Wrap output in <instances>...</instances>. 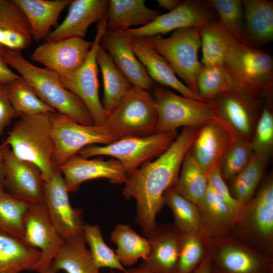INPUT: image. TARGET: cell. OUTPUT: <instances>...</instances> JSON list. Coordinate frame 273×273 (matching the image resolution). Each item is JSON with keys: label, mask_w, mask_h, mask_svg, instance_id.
<instances>
[{"label": "cell", "mask_w": 273, "mask_h": 273, "mask_svg": "<svg viewBox=\"0 0 273 273\" xmlns=\"http://www.w3.org/2000/svg\"><path fill=\"white\" fill-rule=\"evenodd\" d=\"M198 129L184 127L155 160L146 162L127 176L122 194L126 199L136 200L135 222L147 237L158 225L156 218L164 205L163 195L175 186L183 160Z\"/></svg>", "instance_id": "cell-1"}, {"label": "cell", "mask_w": 273, "mask_h": 273, "mask_svg": "<svg viewBox=\"0 0 273 273\" xmlns=\"http://www.w3.org/2000/svg\"><path fill=\"white\" fill-rule=\"evenodd\" d=\"M52 114L20 117L2 144L9 146L18 158L37 166L44 181L60 170L56 163Z\"/></svg>", "instance_id": "cell-2"}, {"label": "cell", "mask_w": 273, "mask_h": 273, "mask_svg": "<svg viewBox=\"0 0 273 273\" xmlns=\"http://www.w3.org/2000/svg\"><path fill=\"white\" fill-rule=\"evenodd\" d=\"M3 56L7 64L20 74L46 104L80 124H94L86 107L77 96L62 85L57 74L32 64L21 52L5 48Z\"/></svg>", "instance_id": "cell-3"}, {"label": "cell", "mask_w": 273, "mask_h": 273, "mask_svg": "<svg viewBox=\"0 0 273 273\" xmlns=\"http://www.w3.org/2000/svg\"><path fill=\"white\" fill-rule=\"evenodd\" d=\"M231 235L256 251L273 257V177L266 178L245 204L242 217Z\"/></svg>", "instance_id": "cell-4"}, {"label": "cell", "mask_w": 273, "mask_h": 273, "mask_svg": "<svg viewBox=\"0 0 273 273\" xmlns=\"http://www.w3.org/2000/svg\"><path fill=\"white\" fill-rule=\"evenodd\" d=\"M142 38L166 60L185 85L198 94V78L202 67L198 59L201 28L178 29L166 38L156 35Z\"/></svg>", "instance_id": "cell-5"}, {"label": "cell", "mask_w": 273, "mask_h": 273, "mask_svg": "<svg viewBox=\"0 0 273 273\" xmlns=\"http://www.w3.org/2000/svg\"><path fill=\"white\" fill-rule=\"evenodd\" d=\"M177 135L174 130L146 136H126L106 145L88 146L77 155L86 158L97 156L112 157L120 162L128 176L142 164L163 153Z\"/></svg>", "instance_id": "cell-6"}, {"label": "cell", "mask_w": 273, "mask_h": 273, "mask_svg": "<svg viewBox=\"0 0 273 273\" xmlns=\"http://www.w3.org/2000/svg\"><path fill=\"white\" fill-rule=\"evenodd\" d=\"M153 96L158 115L156 132L174 131L181 126L199 128L218 118L210 102L180 96L159 86L154 88Z\"/></svg>", "instance_id": "cell-7"}, {"label": "cell", "mask_w": 273, "mask_h": 273, "mask_svg": "<svg viewBox=\"0 0 273 273\" xmlns=\"http://www.w3.org/2000/svg\"><path fill=\"white\" fill-rule=\"evenodd\" d=\"M158 115L153 95L133 86L108 115L106 125L121 138L156 132Z\"/></svg>", "instance_id": "cell-8"}, {"label": "cell", "mask_w": 273, "mask_h": 273, "mask_svg": "<svg viewBox=\"0 0 273 273\" xmlns=\"http://www.w3.org/2000/svg\"><path fill=\"white\" fill-rule=\"evenodd\" d=\"M52 116L56 163L59 169L83 148L96 144L108 145L121 138L106 124H80L57 112L52 113Z\"/></svg>", "instance_id": "cell-9"}, {"label": "cell", "mask_w": 273, "mask_h": 273, "mask_svg": "<svg viewBox=\"0 0 273 273\" xmlns=\"http://www.w3.org/2000/svg\"><path fill=\"white\" fill-rule=\"evenodd\" d=\"M209 255L213 273H273V257L231 234L210 239Z\"/></svg>", "instance_id": "cell-10"}, {"label": "cell", "mask_w": 273, "mask_h": 273, "mask_svg": "<svg viewBox=\"0 0 273 273\" xmlns=\"http://www.w3.org/2000/svg\"><path fill=\"white\" fill-rule=\"evenodd\" d=\"M106 16L98 23L93 45L83 64L74 71L59 76L62 85L83 103L96 125H105L107 118V114L99 96L97 62V54L101 46V38L106 30Z\"/></svg>", "instance_id": "cell-11"}, {"label": "cell", "mask_w": 273, "mask_h": 273, "mask_svg": "<svg viewBox=\"0 0 273 273\" xmlns=\"http://www.w3.org/2000/svg\"><path fill=\"white\" fill-rule=\"evenodd\" d=\"M217 18L208 1L186 0L174 10L159 15L146 25L116 32L126 38L152 37L183 28H201L218 20Z\"/></svg>", "instance_id": "cell-12"}, {"label": "cell", "mask_w": 273, "mask_h": 273, "mask_svg": "<svg viewBox=\"0 0 273 273\" xmlns=\"http://www.w3.org/2000/svg\"><path fill=\"white\" fill-rule=\"evenodd\" d=\"M2 145L5 191L31 205L44 204L45 181L40 170L16 157L9 146Z\"/></svg>", "instance_id": "cell-13"}, {"label": "cell", "mask_w": 273, "mask_h": 273, "mask_svg": "<svg viewBox=\"0 0 273 273\" xmlns=\"http://www.w3.org/2000/svg\"><path fill=\"white\" fill-rule=\"evenodd\" d=\"M63 175L58 171L44 184V204L55 228L65 241L83 234V210L73 208Z\"/></svg>", "instance_id": "cell-14"}, {"label": "cell", "mask_w": 273, "mask_h": 273, "mask_svg": "<svg viewBox=\"0 0 273 273\" xmlns=\"http://www.w3.org/2000/svg\"><path fill=\"white\" fill-rule=\"evenodd\" d=\"M25 243L39 250L41 256L34 271L46 270L64 244L46 210L44 204L31 205L24 218Z\"/></svg>", "instance_id": "cell-15"}, {"label": "cell", "mask_w": 273, "mask_h": 273, "mask_svg": "<svg viewBox=\"0 0 273 273\" xmlns=\"http://www.w3.org/2000/svg\"><path fill=\"white\" fill-rule=\"evenodd\" d=\"M209 102L212 104L219 119L236 136L251 140L261 110L260 99L225 92Z\"/></svg>", "instance_id": "cell-16"}, {"label": "cell", "mask_w": 273, "mask_h": 273, "mask_svg": "<svg viewBox=\"0 0 273 273\" xmlns=\"http://www.w3.org/2000/svg\"><path fill=\"white\" fill-rule=\"evenodd\" d=\"M93 41L79 37L45 41L33 51L31 59L59 76L79 68L86 60Z\"/></svg>", "instance_id": "cell-17"}, {"label": "cell", "mask_w": 273, "mask_h": 273, "mask_svg": "<svg viewBox=\"0 0 273 273\" xmlns=\"http://www.w3.org/2000/svg\"><path fill=\"white\" fill-rule=\"evenodd\" d=\"M237 138L219 118L211 119L199 128L189 150L208 175Z\"/></svg>", "instance_id": "cell-18"}, {"label": "cell", "mask_w": 273, "mask_h": 273, "mask_svg": "<svg viewBox=\"0 0 273 273\" xmlns=\"http://www.w3.org/2000/svg\"><path fill=\"white\" fill-rule=\"evenodd\" d=\"M69 192L77 191L85 181L100 178H107L111 184L125 183L127 174L120 162L115 159L104 160L101 158L88 159L75 155L60 168Z\"/></svg>", "instance_id": "cell-19"}, {"label": "cell", "mask_w": 273, "mask_h": 273, "mask_svg": "<svg viewBox=\"0 0 273 273\" xmlns=\"http://www.w3.org/2000/svg\"><path fill=\"white\" fill-rule=\"evenodd\" d=\"M225 40L229 50L239 62L250 80L266 98H271L273 86L271 56L262 49L250 48L239 42L226 30Z\"/></svg>", "instance_id": "cell-20"}, {"label": "cell", "mask_w": 273, "mask_h": 273, "mask_svg": "<svg viewBox=\"0 0 273 273\" xmlns=\"http://www.w3.org/2000/svg\"><path fill=\"white\" fill-rule=\"evenodd\" d=\"M108 5V0L72 1L64 21L50 32L45 41L83 38L89 26L106 16Z\"/></svg>", "instance_id": "cell-21"}, {"label": "cell", "mask_w": 273, "mask_h": 273, "mask_svg": "<svg viewBox=\"0 0 273 273\" xmlns=\"http://www.w3.org/2000/svg\"><path fill=\"white\" fill-rule=\"evenodd\" d=\"M180 233L173 224L157 225L147 237L150 252L143 261L155 273H176Z\"/></svg>", "instance_id": "cell-22"}, {"label": "cell", "mask_w": 273, "mask_h": 273, "mask_svg": "<svg viewBox=\"0 0 273 273\" xmlns=\"http://www.w3.org/2000/svg\"><path fill=\"white\" fill-rule=\"evenodd\" d=\"M125 38L153 80L174 89L185 97L204 102L177 77L166 60L142 38Z\"/></svg>", "instance_id": "cell-23"}, {"label": "cell", "mask_w": 273, "mask_h": 273, "mask_svg": "<svg viewBox=\"0 0 273 273\" xmlns=\"http://www.w3.org/2000/svg\"><path fill=\"white\" fill-rule=\"evenodd\" d=\"M101 45L133 86L147 90L153 87V80L131 49L125 37L116 31L106 30L101 38Z\"/></svg>", "instance_id": "cell-24"}, {"label": "cell", "mask_w": 273, "mask_h": 273, "mask_svg": "<svg viewBox=\"0 0 273 273\" xmlns=\"http://www.w3.org/2000/svg\"><path fill=\"white\" fill-rule=\"evenodd\" d=\"M244 14L241 43L261 49L273 39V2L242 1Z\"/></svg>", "instance_id": "cell-25"}, {"label": "cell", "mask_w": 273, "mask_h": 273, "mask_svg": "<svg viewBox=\"0 0 273 273\" xmlns=\"http://www.w3.org/2000/svg\"><path fill=\"white\" fill-rule=\"evenodd\" d=\"M32 39L30 25L20 7L14 0H0V44L21 52Z\"/></svg>", "instance_id": "cell-26"}, {"label": "cell", "mask_w": 273, "mask_h": 273, "mask_svg": "<svg viewBox=\"0 0 273 273\" xmlns=\"http://www.w3.org/2000/svg\"><path fill=\"white\" fill-rule=\"evenodd\" d=\"M26 17L33 39L46 40L52 27L58 26L62 11L72 0H14Z\"/></svg>", "instance_id": "cell-27"}, {"label": "cell", "mask_w": 273, "mask_h": 273, "mask_svg": "<svg viewBox=\"0 0 273 273\" xmlns=\"http://www.w3.org/2000/svg\"><path fill=\"white\" fill-rule=\"evenodd\" d=\"M160 15L144 0H110L106 13V31H122L146 25Z\"/></svg>", "instance_id": "cell-28"}, {"label": "cell", "mask_w": 273, "mask_h": 273, "mask_svg": "<svg viewBox=\"0 0 273 273\" xmlns=\"http://www.w3.org/2000/svg\"><path fill=\"white\" fill-rule=\"evenodd\" d=\"M201 230L211 239L231 234L236 220L209 187L198 202Z\"/></svg>", "instance_id": "cell-29"}, {"label": "cell", "mask_w": 273, "mask_h": 273, "mask_svg": "<svg viewBox=\"0 0 273 273\" xmlns=\"http://www.w3.org/2000/svg\"><path fill=\"white\" fill-rule=\"evenodd\" d=\"M41 251L22 240L0 232V273H20L34 269Z\"/></svg>", "instance_id": "cell-30"}, {"label": "cell", "mask_w": 273, "mask_h": 273, "mask_svg": "<svg viewBox=\"0 0 273 273\" xmlns=\"http://www.w3.org/2000/svg\"><path fill=\"white\" fill-rule=\"evenodd\" d=\"M97 62L101 69L103 81L104 94L102 104L108 116L131 90L133 86L101 45L97 52Z\"/></svg>", "instance_id": "cell-31"}, {"label": "cell", "mask_w": 273, "mask_h": 273, "mask_svg": "<svg viewBox=\"0 0 273 273\" xmlns=\"http://www.w3.org/2000/svg\"><path fill=\"white\" fill-rule=\"evenodd\" d=\"M86 244L83 234L65 241L52 262L53 268L66 273H101Z\"/></svg>", "instance_id": "cell-32"}, {"label": "cell", "mask_w": 273, "mask_h": 273, "mask_svg": "<svg viewBox=\"0 0 273 273\" xmlns=\"http://www.w3.org/2000/svg\"><path fill=\"white\" fill-rule=\"evenodd\" d=\"M110 240L116 245L115 254L124 266L133 265L140 258L145 260L150 252L148 239L140 236L129 224H117Z\"/></svg>", "instance_id": "cell-33"}, {"label": "cell", "mask_w": 273, "mask_h": 273, "mask_svg": "<svg viewBox=\"0 0 273 273\" xmlns=\"http://www.w3.org/2000/svg\"><path fill=\"white\" fill-rule=\"evenodd\" d=\"M269 158L253 153L247 165L229 181V189L236 199L245 204L252 198L263 177Z\"/></svg>", "instance_id": "cell-34"}, {"label": "cell", "mask_w": 273, "mask_h": 273, "mask_svg": "<svg viewBox=\"0 0 273 273\" xmlns=\"http://www.w3.org/2000/svg\"><path fill=\"white\" fill-rule=\"evenodd\" d=\"M180 168L174 188L184 197L197 205L208 188V176L190 150L184 157Z\"/></svg>", "instance_id": "cell-35"}, {"label": "cell", "mask_w": 273, "mask_h": 273, "mask_svg": "<svg viewBox=\"0 0 273 273\" xmlns=\"http://www.w3.org/2000/svg\"><path fill=\"white\" fill-rule=\"evenodd\" d=\"M210 239L202 231L180 234L176 273H192L209 252Z\"/></svg>", "instance_id": "cell-36"}, {"label": "cell", "mask_w": 273, "mask_h": 273, "mask_svg": "<svg viewBox=\"0 0 273 273\" xmlns=\"http://www.w3.org/2000/svg\"><path fill=\"white\" fill-rule=\"evenodd\" d=\"M10 101L17 117L56 112L37 96L22 77L5 84Z\"/></svg>", "instance_id": "cell-37"}, {"label": "cell", "mask_w": 273, "mask_h": 273, "mask_svg": "<svg viewBox=\"0 0 273 273\" xmlns=\"http://www.w3.org/2000/svg\"><path fill=\"white\" fill-rule=\"evenodd\" d=\"M197 86L198 94L205 102L225 92L244 95L234 79L218 66H206L202 64L198 78Z\"/></svg>", "instance_id": "cell-38"}, {"label": "cell", "mask_w": 273, "mask_h": 273, "mask_svg": "<svg viewBox=\"0 0 273 273\" xmlns=\"http://www.w3.org/2000/svg\"><path fill=\"white\" fill-rule=\"evenodd\" d=\"M163 199L164 205L171 209L174 218L173 224L180 234L202 231L196 204L184 197L174 187L165 192Z\"/></svg>", "instance_id": "cell-39"}, {"label": "cell", "mask_w": 273, "mask_h": 273, "mask_svg": "<svg viewBox=\"0 0 273 273\" xmlns=\"http://www.w3.org/2000/svg\"><path fill=\"white\" fill-rule=\"evenodd\" d=\"M30 205L1 191L0 232L24 241V218Z\"/></svg>", "instance_id": "cell-40"}, {"label": "cell", "mask_w": 273, "mask_h": 273, "mask_svg": "<svg viewBox=\"0 0 273 273\" xmlns=\"http://www.w3.org/2000/svg\"><path fill=\"white\" fill-rule=\"evenodd\" d=\"M83 231L93 259L99 269L108 267L122 272L125 270L126 269L118 260L115 251L105 242L101 229L98 225L84 223Z\"/></svg>", "instance_id": "cell-41"}, {"label": "cell", "mask_w": 273, "mask_h": 273, "mask_svg": "<svg viewBox=\"0 0 273 273\" xmlns=\"http://www.w3.org/2000/svg\"><path fill=\"white\" fill-rule=\"evenodd\" d=\"M253 153L251 140L237 138L218 164L224 180L229 182L237 175L248 163Z\"/></svg>", "instance_id": "cell-42"}, {"label": "cell", "mask_w": 273, "mask_h": 273, "mask_svg": "<svg viewBox=\"0 0 273 273\" xmlns=\"http://www.w3.org/2000/svg\"><path fill=\"white\" fill-rule=\"evenodd\" d=\"M208 2L222 27L241 43L244 25L242 1L210 0Z\"/></svg>", "instance_id": "cell-43"}, {"label": "cell", "mask_w": 273, "mask_h": 273, "mask_svg": "<svg viewBox=\"0 0 273 273\" xmlns=\"http://www.w3.org/2000/svg\"><path fill=\"white\" fill-rule=\"evenodd\" d=\"M253 153L270 157L273 149V113L270 99H266L251 140Z\"/></svg>", "instance_id": "cell-44"}, {"label": "cell", "mask_w": 273, "mask_h": 273, "mask_svg": "<svg viewBox=\"0 0 273 273\" xmlns=\"http://www.w3.org/2000/svg\"><path fill=\"white\" fill-rule=\"evenodd\" d=\"M207 176L209 187L218 199L228 208L237 222L243 215L245 204L232 195L228 186L221 176L218 166L212 169Z\"/></svg>", "instance_id": "cell-45"}, {"label": "cell", "mask_w": 273, "mask_h": 273, "mask_svg": "<svg viewBox=\"0 0 273 273\" xmlns=\"http://www.w3.org/2000/svg\"><path fill=\"white\" fill-rule=\"evenodd\" d=\"M17 117L9 99L5 84H0V138L5 128Z\"/></svg>", "instance_id": "cell-46"}, {"label": "cell", "mask_w": 273, "mask_h": 273, "mask_svg": "<svg viewBox=\"0 0 273 273\" xmlns=\"http://www.w3.org/2000/svg\"><path fill=\"white\" fill-rule=\"evenodd\" d=\"M4 47L0 44V84H6L20 77L12 71L3 56Z\"/></svg>", "instance_id": "cell-47"}, {"label": "cell", "mask_w": 273, "mask_h": 273, "mask_svg": "<svg viewBox=\"0 0 273 273\" xmlns=\"http://www.w3.org/2000/svg\"><path fill=\"white\" fill-rule=\"evenodd\" d=\"M192 273H213L209 252L199 266Z\"/></svg>", "instance_id": "cell-48"}, {"label": "cell", "mask_w": 273, "mask_h": 273, "mask_svg": "<svg viewBox=\"0 0 273 273\" xmlns=\"http://www.w3.org/2000/svg\"><path fill=\"white\" fill-rule=\"evenodd\" d=\"M183 1L180 0H157V3L159 7L170 12L180 6Z\"/></svg>", "instance_id": "cell-49"}, {"label": "cell", "mask_w": 273, "mask_h": 273, "mask_svg": "<svg viewBox=\"0 0 273 273\" xmlns=\"http://www.w3.org/2000/svg\"><path fill=\"white\" fill-rule=\"evenodd\" d=\"M122 273H155L146 267L143 262L137 267H131L125 269Z\"/></svg>", "instance_id": "cell-50"}, {"label": "cell", "mask_w": 273, "mask_h": 273, "mask_svg": "<svg viewBox=\"0 0 273 273\" xmlns=\"http://www.w3.org/2000/svg\"><path fill=\"white\" fill-rule=\"evenodd\" d=\"M5 191L2 144L0 145V191Z\"/></svg>", "instance_id": "cell-51"}, {"label": "cell", "mask_w": 273, "mask_h": 273, "mask_svg": "<svg viewBox=\"0 0 273 273\" xmlns=\"http://www.w3.org/2000/svg\"><path fill=\"white\" fill-rule=\"evenodd\" d=\"M57 272L51 265L46 270L39 273H57Z\"/></svg>", "instance_id": "cell-52"}]
</instances>
